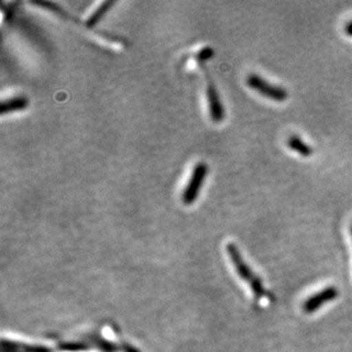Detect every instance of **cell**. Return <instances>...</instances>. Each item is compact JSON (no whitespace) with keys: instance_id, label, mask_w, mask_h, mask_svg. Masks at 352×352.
Wrapping results in <instances>:
<instances>
[{"instance_id":"obj_10","label":"cell","mask_w":352,"mask_h":352,"mask_svg":"<svg viewBox=\"0 0 352 352\" xmlns=\"http://www.w3.org/2000/svg\"><path fill=\"white\" fill-rule=\"evenodd\" d=\"M344 32H346V34H348L349 37H352V21H350L349 23L346 24Z\"/></svg>"},{"instance_id":"obj_7","label":"cell","mask_w":352,"mask_h":352,"mask_svg":"<svg viewBox=\"0 0 352 352\" xmlns=\"http://www.w3.org/2000/svg\"><path fill=\"white\" fill-rule=\"evenodd\" d=\"M336 292L334 289H326L324 292L314 296L313 299L308 300V302L305 305V310L307 313H313L318 307L322 306V303L326 302L327 300L336 298Z\"/></svg>"},{"instance_id":"obj_5","label":"cell","mask_w":352,"mask_h":352,"mask_svg":"<svg viewBox=\"0 0 352 352\" xmlns=\"http://www.w3.org/2000/svg\"><path fill=\"white\" fill-rule=\"evenodd\" d=\"M29 107V100L24 96H14L12 98H7L3 100L0 105V113H14L19 111H23Z\"/></svg>"},{"instance_id":"obj_9","label":"cell","mask_w":352,"mask_h":352,"mask_svg":"<svg viewBox=\"0 0 352 352\" xmlns=\"http://www.w3.org/2000/svg\"><path fill=\"white\" fill-rule=\"evenodd\" d=\"M213 50L210 47H204L203 50H199V53L196 54L197 60L204 62V60H209L210 57H212Z\"/></svg>"},{"instance_id":"obj_4","label":"cell","mask_w":352,"mask_h":352,"mask_svg":"<svg viewBox=\"0 0 352 352\" xmlns=\"http://www.w3.org/2000/svg\"><path fill=\"white\" fill-rule=\"evenodd\" d=\"M203 69L206 71V100H208V105H209L210 117L212 119L213 122L219 123L225 119V109H223V103L220 100L219 93L217 90L216 85L213 82L212 79L210 77L209 71L203 65Z\"/></svg>"},{"instance_id":"obj_2","label":"cell","mask_w":352,"mask_h":352,"mask_svg":"<svg viewBox=\"0 0 352 352\" xmlns=\"http://www.w3.org/2000/svg\"><path fill=\"white\" fill-rule=\"evenodd\" d=\"M246 85L260 95L275 102H284L289 98V91L285 88L276 86L258 74H250L249 77L246 78Z\"/></svg>"},{"instance_id":"obj_8","label":"cell","mask_w":352,"mask_h":352,"mask_svg":"<svg viewBox=\"0 0 352 352\" xmlns=\"http://www.w3.org/2000/svg\"><path fill=\"white\" fill-rule=\"evenodd\" d=\"M116 1H110V0H107V1H104L102 5L97 7V10L94 12L91 15H90L86 21V25L88 28H94L98 22H100L102 19H103L104 15L111 10V7L113 6Z\"/></svg>"},{"instance_id":"obj_11","label":"cell","mask_w":352,"mask_h":352,"mask_svg":"<svg viewBox=\"0 0 352 352\" xmlns=\"http://www.w3.org/2000/svg\"><path fill=\"white\" fill-rule=\"evenodd\" d=\"M351 235H352V226H351Z\"/></svg>"},{"instance_id":"obj_6","label":"cell","mask_w":352,"mask_h":352,"mask_svg":"<svg viewBox=\"0 0 352 352\" xmlns=\"http://www.w3.org/2000/svg\"><path fill=\"white\" fill-rule=\"evenodd\" d=\"M287 146L303 157H309L314 154L313 147L308 145L305 140H301L298 135H292L289 137Z\"/></svg>"},{"instance_id":"obj_1","label":"cell","mask_w":352,"mask_h":352,"mask_svg":"<svg viewBox=\"0 0 352 352\" xmlns=\"http://www.w3.org/2000/svg\"><path fill=\"white\" fill-rule=\"evenodd\" d=\"M226 251L239 277H241L244 282L249 284L256 299L260 300L265 298V296H266V291L263 289V285H261V280L258 278V276L254 275L252 270H251V268L248 266V263L244 261L242 254L239 252V248L236 246V244H234V243H228L226 245Z\"/></svg>"},{"instance_id":"obj_3","label":"cell","mask_w":352,"mask_h":352,"mask_svg":"<svg viewBox=\"0 0 352 352\" xmlns=\"http://www.w3.org/2000/svg\"><path fill=\"white\" fill-rule=\"evenodd\" d=\"M206 175H208L206 163H196L190 179H188V183H187L186 187L184 188L183 194H182V201H183L184 204L190 206V204H193L195 202V199L199 196V190L202 188L203 183L206 180Z\"/></svg>"}]
</instances>
